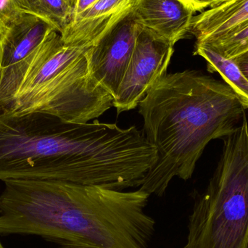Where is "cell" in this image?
<instances>
[{"label":"cell","instance_id":"6da1fadb","mask_svg":"<svg viewBox=\"0 0 248 248\" xmlns=\"http://www.w3.org/2000/svg\"><path fill=\"white\" fill-rule=\"evenodd\" d=\"M0 235H36L65 248H148L155 221L150 195L61 181L8 180Z\"/></svg>","mask_w":248,"mask_h":248},{"label":"cell","instance_id":"7a4b0ae2","mask_svg":"<svg viewBox=\"0 0 248 248\" xmlns=\"http://www.w3.org/2000/svg\"><path fill=\"white\" fill-rule=\"evenodd\" d=\"M138 106L157 154L140 189L159 197L173 178L190 179L208 143L232 133L246 110L228 84L192 70L163 76Z\"/></svg>","mask_w":248,"mask_h":248},{"label":"cell","instance_id":"3957f363","mask_svg":"<svg viewBox=\"0 0 248 248\" xmlns=\"http://www.w3.org/2000/svg\"><path fill=\"white\" fill-rule=\"evenodd\" d=\"M90 47L65 45L53 31L35 54L9 111H39L65 122L88 123L113 107V97L94 79Z\"/></svg>","mask_w":248,"mask_h":248},{"label":"cell","instance_id":"277c9868","mask_svg":"<svg viewBox=\"0 0 248 248\" xmlns=\"http://www.w3.org/2000/svg\"><path fill=\"white\" fill-rule=\"evenodd\" d=\"M248 240V120L224 138L208 187L189 216L182 248H246Z\"/></svg>","mask_w":248,"mask_h":248},{"label":"cell","instance_id":"5b68a950","mask_svg":"<svg viewBox=\"0 0 248 248\" xmlns=\"http://www.w3.org/2000/svg\"><path fill=\"white\" fill-rule=\"evenodd\" d=\"M53 31L45 20L23 13L0 35V110L13 104L35 54Z\"/></svg>","mask_w":248,"mask_h":248},{"label":"cell","instance_id":"8992f818","mask_svg":"<svg viewBox=\"0 0 248 248\" xmlns=\"http://www.w3.org/2000/svg\"><path fill=\"white\" fill-rule=\"evenodd\" d=\"M173 46L141 28L123 79L113 99V107L118 113L137 108L150 88L167 74Z\"/></svg>","mask_w":248,"mask_h":248},{"label":"cell","instance_id":"52a82bcc","mask_svg":"<svg viewBox=\"0 0 248 248\" xmlns=\"http://www.w3.org/2000/svg\"><path fill=\"white\" fill-rule=\"evenodd\" d=\"M141 29L132 10L89 49L91 75L113 99L123 79Z\"/></svg>","mask_w":248,"mask_h":248},{"label":"cell","instance_id":"ba28073f","mask_svg":"<svg viewBox=\"0 0 248 248\" xmlns=\"http://www.w3.org/2000/svg\"><path fill=\"white\" fill-rule=\"evenodd\" d=\"M138 0H98L74 17L61 33L65 45L91 47L129 14Z\"/></svg>","mask_w":248,"mask_h":248},{"label":"cell","instance_id":"9c48e42d","mask_svg":"<svg viewBox=\"0 0 248 248\" xmlns=\"http://www.w3.org/2000/svg\"><path fill=\"white\" fill-rule=\"evenodd\" d=\"M133 13L143 29L173 45L189 33L194 17L182 0H138Z\"/></svg>","mask_w":248,"mask_h":248},{"label":"cell","instance_id":"30bf717a","mask_svg":"<svg viewBox=\"0 0 248 248\" xmlns=\"http://www.w3.org/2000/svg\"><path fill=\"white\" fill-rule=\"evenodd\" d=\"M248 20V0H225L193 17L190 31L197 42L218 37Z\"/></svg>","mask_w":248,"mask_h":248},{"label":"cell","instance_id":"8fae6325","mask_svg":"<svg viewBox=\"0 0 248 248\" xmlns=\"http://www.w3.org/2000/svg\"><path fill=\"white\" fill-rule=\"evenodd\" d=\"M194 55L205 60L208 70L218 73L248 109V80L233 59H227L205 45L196 44Z\"/></svg>","mask_w":248,"mask_h":248},{"label":"cell","instance_id":"7c38bea8","mask_svg":"<svg viewBox=\"0 0 248 248\" xmlns=\"http://www.w3.org/2000/svg\"><path fill=\"white\" fill-rule=\"evenodd\" d=\"M23 13L47 22L60 34L74 20V8L66 0H17Z\"/></svg>","mask_w":248,"mask_h":248},{"label":"cell","instance_id":"4fadbf2b","mask_svg":"<svg viewBox=\"0 0 248 248\" xmlns=\"http://www.w3.org/2000/svg\"><path fill=\"white\" fill-rule=\"evenodd\" d=\"M196 44L205 45L227 59H234L248 51V20L221 36Z\"/></svg>","mask_w":248,"mask_h":248},{"label":"cell","instance_id":"5bb4252c","mask_svg":"<svg viewBox=\"0 0 248 248\" xmlns=\"http://www.w3.org/2000/svg\"><path fill=\"white\" fill-rule=\"evenodd\" d=\"M21 14L17 0H0V35Z\"/></svg>","mask_w":248,"mask_h":248},{"label":"cell","instance_id":"9a60e30c","mask_svg":"<svg viewBox=\"0 0 248 248\" xmlns=\"http://www.w3.org/2000/svg\"><path fill=\"white\" fill-rule=\"evenodd\" d=\"M185 5L195 13L214 7L225 0H182Z\"/></svg>","mask_w":248,"mask_h":248},{"label":"cell","instance_id":"2e32d148","mask_svg":"<svg viewBox=\"0 0 248 248\" xmlns=\"http://www.w3.org/2000/svg\"><path fill=\"white\" fill-rule=\"evenodd\" d=\"M233 60L248 80V51L236 57Z\"/></svg>","mask_w":248,"mask_h":248},{"label":"cell","instance_id":"e0dca14e","mask_svg":"<svg viewBox=\"0 0 248 248\" xmlns=\"http://www.w3.org/2000/svg\"><path fill=\"white\" fill-rule=\"evenodd\" d=\"M98 0H77L75 8H74V17L77 15L83 13L84 10L91 7Z\"/></svg>","mask_w":248,"mask_h":248},{"label":"cell","instance_id":"ac0fdd59","mask_svg":"<svg viewBox=\"0 0 248 248\" xmlns=\"http://www.w3.org/2000/svg\"><path fill=\"white\" fill-rule=\"evenodd\" d=\"M74 8H75L76 4H77V0H66Z\"/></svg>","mask_w":248,"mask_h":248},{"label":"cell","instance_id":"d6986e66","mask_svg":"<svg viewBox=\"0 0 248 248\" xmlns=\"http://www.w3.org/2000/svg\"><path fill=\"white\" fill-rule=\"evenodd\" d=\"M0 248H3L2 245L1 244V243H0Z\"/></svg>","mask_w":248,"mask_h":248},{"label":"cell","instance_id":"ffe728a7","mask_svg":"<svg viewBox=\"0 0 248 248\" xmlns=\"http://www.w3.org/2000/svg\"><path fill=\"white\" fill-rule=\"evenodd\" d=\"M246 248H248V243H247V246H246Z\"/></svg>","mask_w":248,"mask_h":248}]
</instances>
